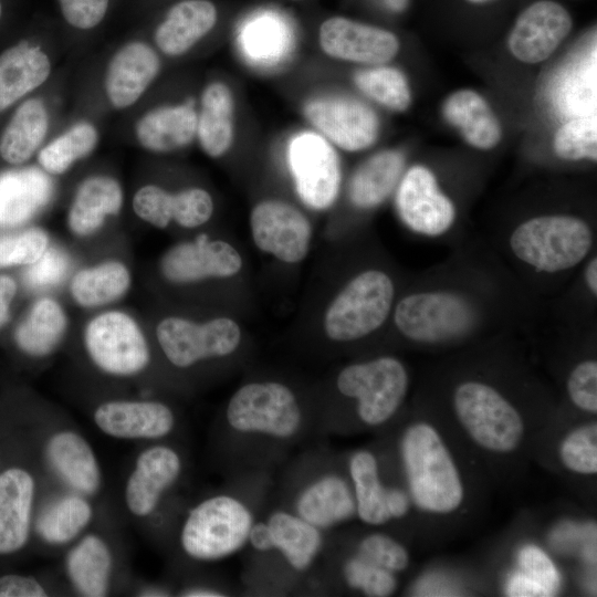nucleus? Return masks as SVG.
<instances>
[{
    "label": "nucleus",
    "mask_w": 597,
    "mask_h": 597,
    "mask_svg": "<svg viewBox=\"0 0 597 597\" xmlns=\"http://www.w3.org/2000/svg\"><path fill=\"white\" fill-rule=\"evenodd\" d=\"M400 454L409 492L420 510L447 514L461 505L464 491L460 473L431 425L409 426L401 437Z\"/></svg>",
    "instance_id": "nucleus-1"
},
{
    "label": "nucleus",
    "mask_w": 597,
    "mask_h": 597,
    "mask_svg": "<svg viewBox=\"0 0 597 597\" xmlns=\"http://www.w3.org/2000/svg\"><path fill=\"white\" fill-rule=\"evenodd\" d=\"M252 524L250 510L238 499L210 496L189 511L180 530V546L192 559L219 561L245 545Z\"/></svg>",
    "instance_id": "nucleus-2"
},
{
    "label": "nucleus",
    "mask_w": 597,
    "mask_h": 597,
    "mask_svg": "<svg viewBox=\"0 0 597 597\" xmlns=\"http://www.w3.org/2000/svg\"><path fill=\"white\" fill-rule=\"evenodd\" d=\"M588 224L573 216L551 214L528 219L512 233L514 254L540 271L557 272L577 265L589 252Z\"/></svg>",
    "instance_id": "nucleus-3"
},
{
    "label": "nucleus",
    "mask_w": 597,
    "mask_h": 597,
    "mask_svg": "<svg viewBox=\"0 0 597 597\" xmlns=\"http://www.w3.org/2000/svg\"><path fill=\"white\" fill-rule=\"evenodd\" d=\"M458 420L481 448L509 453L521 443L524 423L519 411L493 387L464 381L453 394Z\"/></svg>",
    "instance_id": "nucleus-4"
},
{
    "label": "nucleus",
    "mask_w": 597,
    "mask_h": 597,
    "mask_svg": "<svg viewBox=\"0 0 597 597\" xmlns=\"http://www.w3.org/2000/svg\"><path fill=\"white\" fill-rule=\"evenodd\" d=\"M394 298V284L381 271L369 270L355 276L333 300L324 317L326 335L337 342L362 338L387 318Z\"/></svg>",
    "instance_id": "nucleus-5"
},
{
    "label": "nucleus",
    "mask_w": 597,
    "mask_h": 597,
    "mask_svg": "<svg viewBox=\"0 0 597 597\" xmlns=\"http://www.w3.org/2000/svg\"><path fill=\"white\" fill-rule=\"evenodd\" d=\"M83 343L93 365L112 377L137 376L150 362L142 328L122 311H107L93 317L84 329Z\"/></svg>",
    "instance_id": "nucleus-6"
},
{
    "label": "nucleus",
    "mask_w": 597,
    "mask_h": 597,
    "mask_svg": "<svg viewBox=\"0 0 597 597\" xmlns=\"http://www.w3.org/2000/svg\"><path fill=\"white\" fill-rule=\"evenodd\" d=\"M336 385L341 394L357 400V413L364 423L379 426L404 401L408 374L401 362L386 356L346 366L338 374Z\"/></svg>",
    "instance_id": "nucleus-7"
},
{
    "label": "nucleus",
    "mask_w": 597,
    "mask_h": 597,
    "mask_svg": "<svg viewBox=\"0 0 597 597\" xmlns=\"http://www.w3.org/2000/svg\"><path fill=\"white\" fill-rule=\"evenodd\" d=\"M226 416L235 431L277 439L292 437L302 421L293 391L274 381L250 383L240 387L230 398Z\"/></svg>",
    "instance_id": "nucleus-8"
},
{
    "label": "nucleus",
    "mask_w": 597,
    "mask_h": 597,
    "mask_svg": "<svg viewBox=\"0 0 597 597\" xmlns=\"http://www.w3.org/2000/svg\"><path fill=\"white\" fill-rule=\"evenodd\" d=\"M156 337L166 358L178 368H187L203 359L232 354L240 344L241 331L228 317L198 324L169 316L157 325Z\"/></svg>",
    "instance_id": "nucleus-9"
},
{
    "label": "nucleus",
    "mask_w": 597,
    "mask_h": 597,
    "mask_svg": "<svg viewBox=\"0 0 597 597\" xmlns=\"http://www.w3.org/2000/svg\"><path fill=\"white\" fill-rule=\"evenodd\" d=\"M397 328L418 342H440L458 337L474 322L471 305L450 292H423L404 297L394 316Z\"/></svg>",
    "instance_id": "nucleus-10"
},
{
    "label": "nucleus",
    "mask_w": 597,
    "mask_h": 597,
    "mask_svg": "<svg viewBox=\"0 0 597 597\" xmlns=\"http://www.w3.org/2000/svg\"><path fill=\"white\" fill-rule=\"evenodd\" d=\"M303 112L321 136L346 151L367 149L379 136L378 115L369 105L354 97H314L305 103Z\"/></svg>",
    "instance_id": "nucleus-11"
},
{
    "label": "nucleus",
    "mask_w": 597,
    "mask_h": 597,
    "mask_svg": "<svg viewBox=\"0 0 597 597\" xmlns=\"http://www.w3.org/2000/svg\"><path fill=\"white\" fill-rule=\"evenodd\" d=\"M287 160L301 200L315 210L329 208L337 198L342 178L332 144L321 135L303 133L291 140Z\"/></svg>",
    "instance_id": "nucleus-12"
},
{
    "label": "nucleus",
    "mask_w": 597,
    "mask_h": 597,
    "mask_svg": "<svg viewBox=\"0 0 597 597\" xmlns=\"http://www.w3.org/2000/svg\"><path fill=\"white\" fill-rule=\"evenodd\" d=\"M318 43L332 59L365 65L385 64L400 49L399 39L391 31L342 15L321 23Z\"/></svg>",
    "instance_id": "nucleus-13"
},
{
    "label": "nucleus",
    "mask_w": 597,
    "mask_h": 597,
    "mask_svg": "<svg viewBox=\"0 0 597 597\" xmlns=\"http://www.w3.org/2000/svg\"><path fill=\"white\" fill-rule=\"evenodd\" d=\"M569 11L555 0H536L525 7L510 31L507 46L520 62L547 60L573 29Z\"/></svg>",
    "instance_id": "nucleus-14"
},
{
    "label": "nucleus",
    "mask_w": 597,
    "mask_h": 597,
    "mask_svg": "<svg viewBox=\"0 0 597 597\" xmlns=\"http://www.w3.org/2000/svg\"><path fill=\"white\" fill-rule=\"evenodd\" d=\"M250 226L256 247L286 263L303 260L310 248L312 229L306 216L281 200H264L254 206Z\"/></svg>",
    "instance_id": "nucleus-15"
},
{
    "label": "nucleus",
    "mask_w": 597,
    "mask_h": 597,
    "mask_svg": "<svg viewBox=\"0 0 597 597\" xmlns=\"http://www.w3.org/2000/svg\"><path fill=\"white\" fill-rule=\"evenodd\" d=\"M396 207L408 228L427 235L446 232L455 216L452 201L440 190L434 175L420 165L409 168L400 179Z\"/></svg>",
    "instance_id": "nucleus-16"
},
{
    "label": "nucleus",
    "mask_w": 597,
    "mask_h": 597,
    "mask_svg": "<svg viewBox=\"0 0 597 597\" xmlns=\"http://www.w3.org/2000/svg\"><path fill=\"white\" fill-rule=\"evenodd\" d=\"M161 69L157 50L134 39L121 45L107 62L103 88L108 104L118 111L134 106L156 81Z\"/></svg>",
    "instance_id": "nucleus-17"
},
{
    "label": "nucleus",
    "mask_w": 597,
    "mask_h": 597,
    "mask_svg": "<svg viewBox=\"0 0 597 597\" xmlns=\"http://www.w3.org/2000/svg\"><path fill=\"white\" fill-rule=\"evenodd\" d=\"M96 428L119 440H158L175 427V415L164 402L116 399L101 402L93 412Z\"/></svg>",
    "instance_id": "nucleus-18"
},
{
    "label": "nucleus",
    "mask_w": 597,
    "mask_h": 597,
    "mask_svg": "<svg viewBox=\"0 0 597 597\" xmlns=\"http://www.w3.org/2000/svg\"><path fill=\"white\" fill-rule=\"evenodd\" d=\"M181 469V458L172 448L154 444L144 449L137 455L124 488L128 512L138 519L151 515L166 491L178 480Z\"/></svg>",
    "instance_id": "nucleus-19"
},
{
    "label": "nucleus",
    "mask_w": 597,
    "mask_h": 597,
    "mask_svg": "<svg viewBox=\"0 0 597 597\" xmlns=\"http://www.w3.org/2000/svg\"><path fill=\"white\" fill-rule=\"evenodd\" d=\"M242 268L239 252L221 240L200 234L195 241L170 248L161 259L163 275L172 283H192L208 277H229Z\"/></svg>",
    "instance_id": "nucleus-20"
},
{
    "label": "nucleus",
    "mask_w": 597,
    "mask_h": 597,
    "mask_svg": "<svg viewBox=\"0 0 597 597\" xmlns=\"http://www.w3.org/2000/svg\"><path fill=\"white\" fill-rule=\"evenodd\" d=\"M44 458L54 475L69 491L87 498L103 485V472L94 449L78 431H53L44 443Z\"/></svg>",
    "instance_id": "nucleus-21"
},
{
    "label": "nucleus",
    "mask_w": 597,
    "mask_h": 597,
    "mask_svg": "<svg viewBox=\"0 0 597 597\" xmlns=\"http://www.w3.org/2000/svg\"><path fill=\"white\" fill-rule=\"evenodd\" d=\"M132 206L138 218L160 229L166 228L170 221L184 228H196L206 223L213 212L211 195L198 187L171 193L148 184L136 190Z\"/></svg>",
    "instance_id": "nucleus-22"
},
{
    "label": "nucleus",
    "mask_w": 597,
    "mask_h": 597,
    "mask_svg": "<svg viewBox=\"0 0 597 597\" xmlns=\"http://www.w3.org/2000/svg\"><path fill=\"white\" fill-rule=\"evenodd\" d=\"M36 492L34 476L11 467L0 473V555L22 549L29 541Z\"/></svg>",
    "instance_id": "nucleus-23"
},
{
    "label": "nucleus",
    "mask_w": 597,
    "mask_h": 597,
    "mask_svg": "<svg viewBox=\"0 0 597 597\" xmlns=\"http://www.w3.org/2000/svg\"><path fill=\"white\" fill-rule=\"evenodd\" d=\"M218 18L211 0H178L155 25L154 43L167 56H181L213 30Z\"/></svg>",
    "instance_id": "nucleus-24"
},
{
    "label": "nucleus",
    "mask_w": 597,
    "mask_h": 597,
    "mask_svg": "<svg viewBox=\"0 0 597 597\" xmlns=\"http://www.w3.org/2000/svg\"><path fill=\"white\" fill-rule=\"evenodd\" d=\"M64 572L77 595L106 596L114 572V554L108 542L97 533L81 535L65 554Z\"/></svg>",
    "instance_id": "nucleus-25"
},
{
    "label": "nucleus",
    "mask_w": 597,
    "mask_h": 597,
    "mask_svg": "<svg viewBox=\"0 0 597 597\" xmlns=\"http://www.w3.org/2000/svg\"><path fill=\"white\" fill-rule=\"evenodd\" d=\"M197 134V112L189 103L154 107L135 123L134 136L147 151L168 154L190 145Z\"/></svg>",
    "instance_id": "nucleus-26"
},
{
    "label": "nucleus",
    "mask_w": 597,
    "mask_h": 597,
    "mask_svg": "<svg viewBox=\"0 0 597 597\" xmlns=\"http://www.w3.org/2000/svg\"><path fill=\"white\" fill-rule=\"evenodd\" d=\"M52 62L36 43L21 41L0 54V113L41 87L51 76Z\"/></svg>",
    "instance_id": "nucleus-27"
},
{
    "label": "nucleus",
    "mask_w": 597,
    "mask_h": 597,
    "mask_svg": "<svg viewBox=\"0 0 597 597\" xmlns=\"http://www.w3.org/2000/svg\"><path fill=\"white\" fill-rule=\"evenodd\" d=\"M121 184L107 175L85 178L76 188L67 211V227L77 237L96 233L108 217L117 216L123 206Z\"/></svg>",
    "instance_id": "nucleus-28"
},
{
    "label": "nucleus",
    "mask_w": 597,
    "mask_h": 597,
    "mask_svg": "<svg viewBox=\"0 0 597 597\" xmlns=\"http://www.w3.org/2000/svg\"><path fill=\"white\" fill-rule=\"evenodd\" d=\"M444 119L474 148L489 150L502 139V126L486 100L463 88L451 93L442 104Z\"/></svg>",
    "instance_id": "nucleus-29"
},
{
    "label": "nucleus",
    "mask_w": 597,
    "mask_h": 597,
    "mask_svg": "<svg viewBox=\"0 0 597 597\" xmlns=\"http://www.w3.org/2000/svg\"><path fill=\"white\" fill-rule=\"evenodd\" d=\"M196 138L202 151L222 157L234 139V98L230 87L220 81L209 83L200 96Z\"/></svg>",
    "instance_id": "nucleus-30"
},
{
    "label": "nucleus",
    "mask_w": 597,
    "mask_h": 597,
    "mask_svg": "<svg viewBox=\"0 0 597 597\" xmlns=\"http://www.w3.org/2000/svg\"><path fill=\"white\" fill-rule=\"evenodd\" d=\"M300 517L318 530L329 528L356 513L354 494L347 482L336 475H324L298 495L295 504Z\"/></svg>",
    "instance_id": "nucleus-31"
},
{
    "label": "nucleus",
    "mask_w": 597,
    "mask_h": 597,
    "mask_svg": "<svg viewBox=\"0 0 597 597\" xmlns=\"http://www.w3.org/2000/svg\"><path fill=\"white\" fill-rule=\"evenodd\" d=\"M52 185L40 170L27 168L0 176V226L15 227L34 217L50 200Z\"/></svg>",
    "instance_id": "nucleus-32"
},
{
    "label": "nucleus",
    "mask_w": 597,
    "mask_h": 597,
    "mask_svg": "<svg viewBox=\"0 0 597 597\" xmlns=\"http://www.w3.org/2000/svg\"><path fill=\"white\" fill-rule=\"evenodd\" d=\"M50 128V113L40 97L21 103L0 136V156L11 165H21L36 154Z\"/></svg>",
    "instance_id": "nucleus-33"
},
{
    "label": "nucleus",
    "mask_w": 597,
    "mask_h": 597,
    "mask_svg": "<svg viewBox=\"0 0 597 597\" xmlns=\"http://www.w3.org/2000/svg\"><path fill=\"white\" fill-rule=\"evenodd\" d=\"M94 517L90 498L69 491L53 498L39 513L34 528L49 546H64L77 540Z\"/></svg>",
    "instance_id": "nucleus-34"
},
{
    "label": "nucleus",
    "mask_w": 597,
    "mask_h": 597,
    "mask_svg": "<svg viewBox=\"0 0 597 597\" xmlns=\"http://www.w3.org/2000/svg\"><path fill=\"white\" fill-rule=\"evenodd\" d=\"M67 328L66 314L59 302L42 297L33 303L14 331V342L28 356L43 358L54 353Z\"/></svg>",
    "instance_id": "nucleus-35"
},
{
    "label": "nucleus",
    "mask_w": 597,
    "mask_h": 597,
    "mask_svg": "<svg viewBox=\"0 0 597 597\" xmlns=\"http://www.w3.org/2000/svg\"><path fill=\"white\" fill-rule=\"evenodd\" d=\"M404 155L385 149L367 158L353 174L348 195L358 208L369 209L384 202L401 179Z\"/></svg>",
    "instance_id": "nucleus-36"
},
{
    "label": "nucleus",
    "mask_w": 597,
    "mask_h": 597,
    "mask_svg": "<svg viewBox=\"0 0 597 597\" xmlns=\"http://www.w3.org/2000/svg\"><path fill=\"white\" fill-rule=\"evenodd\" d=\"M273 542L286 562L296 570L307 569L322 547L321 530L297 514L277 511L266 521Z\"/></svg>",
    "instance_id": "nucleus-37"
},
{
    "label": "nucleus",
    "mask_w": 597,
    "mask_h": 597,
    "mask_svg": "<svg viewBox=\"0 0 597 597\" xmlns=\"http://www.w3.org/2000/svg\"><path fill=\"white\" fill-rule=\"evenodd\" d=\"M130 283V272L124 263L105 261L80 270L71 280L70 293L77 305L92 308L121 298Z\"/></svg>",
    "instance_id": "nucleus-38"
},
{
    "label": "nucleus",
    "mask_w": 597,
    "mask_h": 597,
    "mask_svg": "<svg viewBox=\"0 0 597 597\" xmlns=\"http://www.w3.org/2000/svg\"><path fill=\"white\" fill-rule=\"evenodd\" d=\"M356 513L370 525H380L391 517L387 507V488L379 479L375 455L366 450L355 452L349 460Z\"/></svg>",
    "instance_id": "nucleus-39"
},
{
    "label": "nucleus",
    "mask_w": 597,
    "mask_h": 597,
    "mask_svg": "<svg viewBox=\"0 0 597 597\" xmlns=\"http://www.w3.org/2000/svg\"><path fill=\"white\" fill-rule=\"evenodd\" d=\"M98 142L97 127L92 122L80 121L42 146L38 151V163L49 175H63L91 155Z\"/></svg>",
    "instance_id": "nucleus-40"
},
{
    "label": "nucleus",
    "mask_w": 597,
    "mask_h": 597,
    "mask_svg": "<svg viewBox=\"0 0 597 597\" xmlns=\"http://www.w3.org/2000/svg\"><path fill=\"white\" fill-rule=\"evenodd\" d=\"M354 82L367 97L394 112H404L411 103L408 80L396 67L384 64L371 65L357 71Z\"/></svg>",
    "instance_id": "nucleus-41"
},
{
    "label": "nucleus",
    "mask_w": 597,
    "mask_h": 597,
    "mask_svg": "<svg viewBox=\"0 0 597 597\" xmlns=\"http://www.w3.org/2000/svg\"><path fill=\"white\" fill-rule=\"evenodd\" d=\"M596 116L580 115L562 124L555 132L553 148L565 160L597 159Z\"/></svg>",
    "instance_id": "nucleus-42"
},
{
    "label": "nucleus",
    "mask_w": 597,
    "mask_h": 597,
    "mask_svg": "<svg viewBox=\"0 0 597 597\" xmlns=\"http://www.w3.org/2000/svg\"><path fill=\"white\" fill-rule=\"evenodd\" d=\"M559 458L569 471L591 475L597 472V426L589 423L570 431L559 446Z\"/></svg>",
    "instance_id": "nucleus-43"
},
{
    "label": "nucleus",
    "mask_w": 597,
    "mask_h": 597,
    "mask_svg": "<svg viewBox=\"0 0 597 597\" xmlns=\"http://www.w3.org/2000/svg\"><path fill=\"white\" fill-rule=\"evenodd\" d=\"M49 235L42 229H27L0 238V269L30 265L48 249Z\"/></svg>",
    "instance_id": "nucleus-44"
},
{
    "label": "nucleus",
    "mask_w": 597,
    "mask_h": 597,
    "mask_svg": "<svg viewBox=\"0 0 597 597\" xmlns=\"http://www.w3.org/2000/svg\"><path fill=\"white\" fill-rule=\"evenodd\" d=\"M344 578L355 589L371 597H386L397 587L394 573L376 566L359 556L348 559L344 566Z\"/></svg>",
    "instance_id": "nucleus-45"
},
{
    "label": "nucleus",
    "mask_w": 597,
    "mask_h": 597,
    "mask_svg": "<svg viewBox=\"0 0 597 597\" xmlns=\"http://www.w3.org/2000/svg\"><path fill=\"white\" fill-rule=\"evenodd\" d=\"M114 0H55L63 23L77 32L98 29L111 13Z\"/></svg>",
    "instance_id": "nucleus-46"
},
{
    "label": "nucleus",
    "mask_w": 597,
    "mask_h": 597,
    "mask_svg": "<svg viewBox=\"0 0 597 597\" xmlns=\"http://www.w3.org/2000/svg\"><path fill=\"white\" fill-rule=\"evenodd\" d=\"M357 556L391 573L404 570L409 563L407 549L384 534H370L363 538Z\"/></svg>",
    "instance_id": "nucleus-47"
},
{
    "label": "nucleus",
    "mask_w": 597,
    "mask_h": 597,
    "mask_svg": "<svg viewBox=\"0 0 597 597\" xmlns=\"http://www.w3.org/2000/svg\"><path fill=\"white\" fill-rule=\"evenodd\" d=\"M70 265V258L63 250L48 247L35 262L28 265L23 275L24 283L32 290L56 285L64 279Z\"/></svg>",
    "instance_id": "nucleus-48"
},
{
    "label": "nucleus",
    "mask_w": 597,
    "mask_h": 597,
    "mask_svg": "<svg viewBox=\"0 0 597 597\" xmlns=\"http://www.w3.org/2000/svg\"><path fill=\"white\" fill-rule=\"evenodd\" d=\"M567 392L573 404L579 409L597 412V363L584 360L569 374Z\"/></svg>",
    "instance_id": "nucleus-49"
},
{
    "label": "nucleus",
    "mask_w": 597,
    "mask_h": 597,
    "mask_svg": "<svg viewBox=\"0 0 597 597\" xmlns=\"http://www.w3.org/2000/svg\"><path fill=\"white\" fill-rule=\"evenodd\" d=\"M521 572L546 588L551 596L559 585V574L552 559L534 545L524 546L519 553Z\"/></svg>",
    "instance_id": "nucleus-50"
},
{
    "label": "nucleus",
    "mask_w": 597,
    "mask_h": 597,
    "mask_svg": "<svg viewBox=\"0 0 597 597\" xmlns=\"http://www.w3.org/2000/svg\"><path fill=\"white\" fill-rule=\"evenodd\" d=\"M49 591L32 576L8 574L0 576V597H45Z\"/></svg>",
    "instance_id": "nucleus-51"
},
{
    "label": "nucleus",
    "mask_w": 597,
    "mask_h": 597,
    "mask_svg": "<svg viewBox=\"0 0 597 597\" xmlns=\"http://www.w3.org/2000/svg\"><path fill=\"white\" fill-rule=\"evenodd\" d=\"M506 591L509 596L519 597L551 596L546 588L522 572H519L511 577Z\"/></svg>",
    "instance_id": "nucleus-52"
},
{
    "label": "nucleus",
    "mask_w": 597,
    "mask_h": 597,
    "mask_svg": "<svg viewBox=\"0 0 597 597\" xmlns=\"http://www.w3.org/2000/svg\"><path fill=\"white\" fill-rule=\"evenodd\" d=\"M17 293V283L10 275L0 274V328L7 323L10 306Z\"/></svg>",
    "instance_id": "nucleus-53"
},
{
    "label": "nucleus",
    "mask_w": 597,
    "mask_h": 597,
    "mask_svg": "<svg viewBox=\"0 0 597 597\" xmlns=\"http://www.w3.org/2000/svg\"><path fill=\"white\" fill-rule=\"evenodd\" d=\"M248 542L259 552H268L273 549L272 534L268 523L258 522L252 524Z\"/></svg>",
    "instance_id": "nucleus-54"
},
{
    "label": "nucleus",
    "mask_w": 597,
    "mask_h": 597,
    "mask_svg": "<svg viewBox=\"0 0 597 597\" xmlns=\"http://www.w3.org/2000/svg\"><path fill=\"white\" fill-rule=\"evenodd\" d=\"M387 507L391 519L405 516L409 510L408 495L400 489L389 488L387 490Z\"/></svg>",
    "instance_id": "nucleus-55"
},
{
    "label": "nucleus",
    "mask_w": 597,
    "mask_h": 597,
    "mask_svg": "<svg viewBox=\"0 0 597 597\" xmlns=\"http://www.w3.org/2000/svg\"><path fill=\"white\" fill-rule=\"evenodd\" d=\"M185 597H220L223 596L220 591L207 587H191L181 591Z\"/></svg>",
    "instance_id": "nucleus-56"
},
{
    "label": "nucleus",
    "mask_w": 597,
    "mask_h": 597,
    "mask_svg": "<svg viewBox=\"0 0 597 597\" xmlns=\"http://www.w3.org/2000/svg\"><path fill=\"white\" fill-rule=\"evenodd\" d=\"M586 281L590 291L597 294V259L594 258L586 268Z\"/></svg>",
    "instance_id": "nucleus-57"
},
{
    "label": "nucleus",
    "mask_w": 597,
    "mask_h": 597,
    "mask_svg": "<svg viewBox=\"0 0 597 597\" xmlns=\"http://www.w3.org/2000/svg\"><path fill=\"white\" fill-rule=\"evenodd\" d=\"M385 3L394 11H401L406 8L408 0H384Z\"/></svg>",
    "instance_id": "nucleus-58"
},
{
    "label": "nucleus",
    "mask_w": 597,
    "mask_h": 597,
    "mask_svg": "<svg viewBox=\"0 0 597 597\" xmlns=\"http://www.w3.org/2000/svg\"><path fill=\"white\" fill-rule=\"evenodd\" d=\"M143 594H139L142 596H166L165 590L151 588V589H144L142 591Z\"/></svg>",
    "instance_id": "nucleus-59"
},
{
    "label": "nucleus",
    "mask_w": 597,
    "mask_h": 597,
    "mask_svg": "<svg viewBox=\"0 0 597 597\" xmlns=\"http://www.w3.org/2000/svg\"><path fill=\"white\" fill-rule=\"evenodd\" d=\"M465 1L470 2L472 4H484V3L491 2L493 0H465Z\"/></svg>",
    "instance_id": "nucleus-60"
},
{
    "label": "nucleus",
    "mask_w": 597,
    "mask_h": 597,
    "mask_svg": "<svg viewBox=\"0 0 597 597\" xmlns=\"http://www.w3.org/2000/svg\"><path fill=\"white\" fill-rule=\"evenodd\" d=\"M2 12H3V7H2V2H1V0H0V19H1V17H2Z\"/></svg>",
    "instance_id": "nucleus-61"
},
{
    "label": "nucleus",
    "mask_w": 597,
    "mask_h": 597,
    "mask_svg": "<svg viewBox=\"0 0 597 597\" xmlns=\"http://www.w3.org/2000/svg\"><path fill=\"white\" fill-rule=\"evenodd\" d=\"M292 1H304V0H292Z\"/></svg>",
    "instance_id": "nucleus-62"
}]
</instances>
